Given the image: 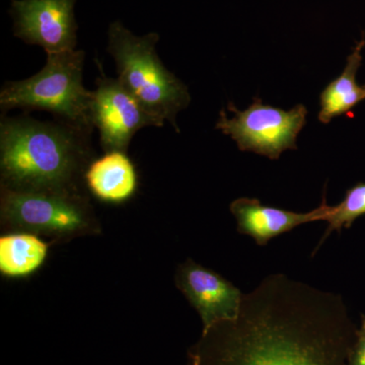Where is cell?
Here are the masks:
<instances>
[{"instance_id":"1","label":"cell","mask_w":365,"mask_h":365,"mask_svg":"<svg viewBox=\"0 0 365 365\" xmlns=\"http://www.w3.org/2000/svg\"><path fill=\"white\" fill-rule=\"evenodd\" d=\"M357 329L340 294L272 274L189 354L196 365H348Z\"/></svg>"},{"instance_id":"2","label":"cell","mask_w":365,"mask_h":365,"mask_svg":"<svg viewBox=\"0 0 365 365\" xmlns=\"http://www.w3.org/2000/svg\"><path fill=\"white\" fill-rule=\"evenodd\" d=\"M93 131L54 119L29 116L0 120L1 188L81 192L93 158Z\"/></svg>"},{"instance_id":"3","label":"cell","mask_w":365,"mask_h":365,"mask_svg":"<svg viewBox=\"0 0 365 365\" xmlns=\"http://www.w3.org/2000/svg\"><path fill=\"white\" fill-rule=\"evenodd\" d=\"M160 35L136 36L120 21L108 32V52L116 62L118 78L153 117L170 122L179 133L177 115L191 103L187 86L165 68L157 53Z\"/></svg>"},{"instance_id":"4","label":"cell","mask_w":365,"mask_h":365,"mask_svg":"<svg viewBox=\"0 0 365 365\" xmlns=\"http://www.w3.org/2000/svg\"><path fill=\"white\" fill-rule=\"evenodd\" d=\"M85 58V52L78 49L47 54L45 66L37 74L4 83L0 91L2 112L45 111L59 121L93 131L91 91L83 83Z\"/></svg>"},{"instance_id":"5","label":"cell","mask_w":365,"mask_h":365,"mask_svg":"<svg viewBox=\"0 0 365 365\" xmlns=\"http://www.w3.org/2000/svg\"><path fill=\"white\" fill-rule=\"evenodd\" d=\"M2 225L56 241L95 234L97 220L81 192L18 191L1 188Z\"/></svg>"},{"instance_id":"6","label":"cell","mask_w":365,"mask_h":365,"mask_svg":"<svg viewBox=\"0 0 365 365\" xmlns=\"http://www.w3.org/2000/svg\"><path fill=\"white\" fill-rule=\"evenodd\" d=\"M228 110L235 116L230 119L225 111L220 112L216 129L234 139L240 150L270 160H278L283 151L297 150V136L307 123V110L302 104L285 111L255 98L245 111H239L232 103Z\"/></svg>"},{"instance_id":"7","label":"cell","mask_w":365,"mask_h":365,"mask_svg":"<svg viewBox=\"0 0 365 365\" xmlns=\"http://www.w3.org/2000/svg\"><path fill=\"white\" fill-rule=\"evenodd\" d=\"M101 76L97 88L91 91V119L100 133L105 153H127L136 132L144 127H163V122L144 109L119 78H108L98 62Z\"/></svg>"},{"instance_id":"8","label":"cell","mask_w":365,"mask_h":365,"mask_svg":"<svg viewBox=\"0 0 365 365\" xmlns=\"http://www.w3.org/2000/svg\"><path fill=\"white\" fill-rule=\"evenodd\" d=\"M76 0H11L14 35L47 54L73 51L78 45Z\"/></svg>"},{"instance_id":"9","label":"cell","mask_w":365,"mask_h":365,"mask_svg":"<svg viewBox=\"0 0 365 365\" xmlns=\"http://www.w3.org/2000/svg\"><path fill=\"white\" fill-rule=\"evenodd\" d=\"M176 285L198 312L202 333L220 322L232 321L239 316L244 294L210 269L186 261L178 268Z\"/></svg>"},{"instance_id":"10","label":"cell","mask_w":365,"mask_h":365,"mask_svg":"<svg viewBox=\"0 0 365 365\" xmlns=\"http://www.w3.org/2000/svg\"><path fill=\"white\" fill-rule=\"evenodd\" d=\"M230 212L237 223V232L250 235L259 246H266L270 240L290 232L304 223L325 220L332 206L326 197L318 208L306 213L263 205L259 199L239 198L230 203Z\"/></svg>"},{"instance_id":"11","label":"cell","mask_w":365,"mask_h":365,"mask_svg":"<svg viewBox=\"0 0 365 365\" xmlns=\"http://www.w3.org/2000/svg\"><path fill=\"white\" fill-rule=\"evenodd\" d=\"M85 184L102 202L122 204L135 195L138 176L126 153L111 151L90 163L86 170Z\"/></svg>"},{"instance_id":"12","label":"cell","mask_w":365,"mask_h":365,"mask_svg":"<svg viewBox=\"0 0 365 365\" xmlns=\"http://www.w3.org/2000/svg\"><path fill=\"white\" fill-rule=\"evenodd\" d=\"M365 40L361 39L348 56L344 71L334 79L319 96V121L330 123L334 118L342 116L356 107L365 98L364 86L357 83L356 76L362 63V50Z\"/></svg>"},{"instance_id":"13","label":"cell","mask_w":365,"mask_h":365,"mask_svg":"<svg viewBox=\"0 0 365 365\" xmlns=\"http://www.w3.org/2000/svg\"><path fill=\"white\" fill-rule=\"evenodd\" d=\"M49 245L39 235L16 232L0 237V272L7 278H25L39 270Z\"/></svg>"},{"instance_id":"14","label":"cell","mask_w":365,"mask_h":365,"mask_svg":"<svg viewBox=\"0 0 365 365\" xmlns=\"http://www.w3.org/2000/svg\"><path fill=\"white\" fill-rule=\"evenodd\" d=\"M364 215L365 182H359L346 191L344 199L338 205L332 206L325 220L329 223L328 228L322 237L319 247L334 230L341 232L343 227H351L353 222Z\"/></svg>"},{"instance_id":"15","label":"cell","mask_w":365,"mask_h":365,"mask_svg":"<svg viewBox=\"0 0 365 365\" xmlns=\"http://www.w3.org/2000/svg\"><path fill=\"white\" fill-rule=\"evenodd\" d=\"M348 365H365V314H361V322L357 329L356 339Z\"/></svg>"},{"instance_id":"16","label":"cell","mask_w":365,"mask_h":365,"mask_svg":"<svg viewBox=\"0 0 365 365\" xmlns=\"http://www.w3.org/2000/svg\"><path fill=\"white\" fill-rule=\"evenodd\" d=\"M188 365H196L195 359L189 354V364Z\"/></svg>"},{"instance_id":"17","label":"cell","mask_w":365,"mask_h":365,"mask_svg":"<svg viewBox=\"0 0 365 365\" xmlns=\"http://www.w3.org/2000/svg\"><path fill=\"white\" fill-rule=\"evenodd\" d=\"M364 90H365V85L364 86Z\"/></svg>"}]
</instances>
